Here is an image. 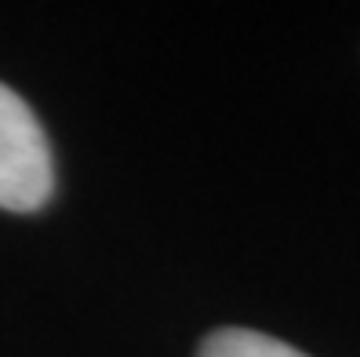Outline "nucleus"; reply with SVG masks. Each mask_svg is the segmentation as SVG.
Masks as SVG:
<instances>
[{
  "label": "nucleus",
  "instance_id": "f257e3e1",
  "mask_svg": "<svg viewBox=\"0 0 360 357\" xmlns=\"http://www.w3.org/2000/svg\"><path fill=\"white\" fill-rule=\"evenodd\" d=\"M55 190V164L44 128L8 84H0V208L37 212Z\"/></svg>",
  "mask_w": 360,
  "mask_h": 357
},
{
  "label": "nucleus",
  "instance_id": "f03ea898",
  "mask_svg": "<svg viewBox=\"0 0 360 357\" xmlns=\"http://www.w3.org/2000/svg\"><path fill=\"white\" fill-rule=\"evenodd\" d=\"M200 357H309L291 343L251 328H219L200 343Z\"/></svg>",
  "mask_w": 360,
  "mask_h": 357
}]
</instances>
